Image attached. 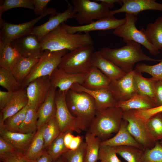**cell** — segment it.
Wrapping results in <instances>:
<instances>
[{"mask_svg":"<svg viewBox=\"0 0 162 162\" xmlns=\"http://www.w3.org/2000/svg\"><path fill=\"white\" fill-rule=\"evenodd\" d=\"M56 162H64L62 157H60Z\"/></svg>","mask_w":162,"mask_h":162,"instance_id":"9f6ffc18","label":"cell"},{"mask_svg":"<svg viewBox=\"0 0 162 162\" xmlns=\"http://www.w3.org/2000/svg\"><path fill=\"white\" fill-rule=\"evenodd\" d=\"M68 91L56 90L55 96L56 107V117L61 132H75L80 133L84 130L80 120L74 116L68 107L66 95Z\"/></svg>","mask_w":162,"mask_h":162,"instance_id":"8fae6325","label":"cell"},{"mask_svg":"<svg viewBox=\"0 0 162 162\" xmlns=\"http://www.w3.org/2000/svg\"><path fill=\"white\" fill-rule=\"evenodd\" d=\"M122 119L128 122L129 132L144 149L153 147L157 141L150 133L147 121L137 116L134 110L123 111Z\"/></svg>","mask_w":162,"mask_h":162,"instance_id":"30bf717a","label":"cell"},{"mask_svg":"<svg viewBox=\"0 0 162 162\" xmlns=\"http://www.w3.org/2000/svg\"><path fill=\"white\" fill-rule=\"evenodd\" d=\"M12 43L21 56L39 59L44 52L37 36L32 34L18 39Z\"/></svg>","mask_w":162,"mask_h":162,"instance_id":"d6986e66","label":"cell"},{"mask_svg":"<svg viewBox=\"0 0 162 162\" xmlns=\"http://www.w3.org/2000/svg\"><path fill=\"white\" fill-rule=\"evenodd\" d=\"M38 40L44 51L67 50L70 51L94 44L89 33H69L61 25Z\"/></svg>","mask_w":162,"mask_h":162,"instance_id":"7a4b0ae2","label":"cell"},{"mask_svg":"<svg viewBox=\"0 0 162 162\" xmlns=\"http://www.w3.org/2000/svg\"><path fill=\"white\" fill-rule=\"evenodd\" d=\"M125 43V45L119 48L104 47L98 51L104 57L127 73L132 70L135 64L140 62H160L161 60L146 55L143 53L141 45L138 43L131 40Z\"/></svg>","mask_w":162,"mask_h":162,"instance_id":"6da1fadb","label":"cell"},{"mask_svg":"<svg viewBox=\"0 0 162 162\" xmlns=\"http://www.w3.org/2000/svg\"><path fill=\"white\" fill-rule=\"evenodd\" d=\"M161 50L162 51V50Z\"/></svg>","mask_w":162,"mask_h":162,"instance_id":"91938a15","label":"cell"},{"mask_svg":"<svg viewBox=\"0 0 162 162\" xmlns=\"http://www.w3.org/2000/svg\"><path fill=\"white\" fill-rule=\"evenodd\" d=\"M35 162H52V158L46 150L43 154L37 159Z\"/></svg>","mask_w":162,"mask_h":162,"instance_id":"f5cc1de1","label":"cell"},{"mask_svg":"<svg viewBox=\"0 0 162 162\" xmlns=\"http://www.w3.org/2000/svg\"><path fill=\"white\" fill-rule=\"evenodd\" d=\"M70 89L85 92L90 95L95 101L97 110L116 106L117 103L108 88L91 90L76 83L73 84Z\"/></svg>","mask_w":162,"mask_h":162,"instance_id":"ac0fdd59","label":"cell"},{"mask_svg":"<svg viewBox=\"0 0 162 162\" xmlns=\"http://www.w3.org/2000/svg\"><path fill=\"white\" fill-rule=\"evenodd\" d=\"M22 8L33 10V0H5L0 5V19L2 13L10 9Z\"/></svg>","mask_w":162,"mask_h":162,"instance_id":"7bdbcfd3","label":"cell"},{"mask_svg":"<svg viewBox=\"0 0 162 162\" xmlns=\"http://www.w3.org/2000/svg\"><path fill=\"white\" fill-rule=\"evenodd\" d=\"M50 0H33L34 8L33 10L37 16L42 14L48 8L47 5Z\"/></svg>","mask_w":162,"mask_h":162,"instance_id":"7dc6e473","label":"cell"},{"mask_svg":"<svg viewBox=\"0 0 162 162\" xmlns=\"http://www.w3.org/2000/svg\"><path fill=\"white\" fill-rule=\"evenodd\" d=\"M134 69L141 73L144 72L150 74L154 80L162 81V59L158 64L153 65L144 63L137 64Z\"/></svg>","mask_w":162,"mask_h":162,"instance_id":"ab89813d","label":"cell"},{"mask_svg":"<svg viewBox=\"0 0 162 162\" xmlns=\"http://www.w3.org/2000/svg\"><path fill=\"white\" fill-rule=\"evenodd\" d=\"M148 42L156 49L162 50V16L158 18L154 22L147 25L144 30Z\"/></svg>","mask_w":162,"mask_h":162,"instance_id":"83f0119b","label":"cell"},{"mask_svg":"<svg viewBox=\"0 0 162 162\" xmlns=\"http://www.w3.org/2000/svg\"><path fill=\"white\" fill-rule=\"evenodd\" d=\"M154 100L157 107L162 106V81L155 80Z\"/></svg>","mask_w":162,"mask_h":162,"instance_id":"c3c4849f","label":"cell"},{"mask_svg":"<svg viewBox=\"0 0 162 162\" xmlns=\"http://www.w3.org/2000/svg\"><path fill=\"white\" fill-rule=\"evenodd\" d=\"M0 85L7 91L13 92L21 88L12 71L2 68H0Z\"/></svg>","mask_w":162,"mask_h":162,"instance_id":"8d00e7d4","label":"cell"},{"mask_svg":"<svg viewBox=\"0 0 162 162\" xmlns=\"http://www.w3.org/2000/svg\"><path fill=\"white\" fill-rule=\"evenodd\" d=\"M110 80L99 69L92 66L87 74L82 85L91 90L108 88Z\"/></svg>","mask_w":162,"mask_h":162,"instance_id":"484cf974","label":"cell"},{"mask_svg":"<svg viewBox=\"0 0 162 162\" xmlns=\"http://www.w3.org/2000/svg\"><path fill=\"white\" fill-rule=\"evenodd\" d=\"M160 142L162 144V139L160 140Z\"/></svg>","mask_w":162,"mask_h":162,"instance_id":"6f0895ef","label":"cell"},{"mask_svg":"<svg viewBox=\"0 0 162 162\" xmlns=\"http://www.w3.org/2000/svg\"><path fill=\"white\" fill-rule=\"evenodd\" d=\"M37 111L29 107L25 118L19 127L18 132L23 134L32 133L37 130Z\"/></svg>","mask_w":162,"mask_h":162,"instance_id":"d590c367","label":"cell"},{"mask_svg":"<svg viewBox=\"0 0 162 162\" xmlns=\"http://www.w3.org/2000/svg\"><path fill=\"white\" fill-rule=\"evenodd\" d=\"M161 113L162 114V112H161Z\"/></svg>","mask_w":162,"mask_h":162,"instance_id":"680465c9","label":"cell"},{"mask_svg":"<svg viewBox=\"0 0 162 162\" xmlns=\"http://www.w3.org/2000/svg\"><path fill=\"white\" fill-rule=\"evenodd\" d=\"M133 76L137 92L148 96L154 100V86L155 80L152 77L147 78L144 77L141 73L134 69Z\"/></svg>","mask_w":162,"mask_h":162,"instance_id":"4dcf8cb0","label":"cell"},{"mask_svg":"<svg viewBox=\"0 0 162 162\" xmlns=\"http://www.w3.org/2000/svg\"><path fill=\"white\" fill-rule=\"evenodd\" d=\"M66 2L67 8L64 11L51 15L46 22L34 27L32 34L36 36L39 39L68 20L74 18L76 12L74 7L68 1H66Z\"/></svg>","mask_w":162,"mask_h":162,"instance_id":"9a60e30c","label":"cell"},{"mask_svg":"<svg viewBox=\"0 0 162 162\" xmlns=\"http://www.w3.org/2000/svg\"><path fill=\"white\" fill-rule=\"evenodd\" d=\"M116 107L123 111L131 110H146L157 107L155 102L148 96L136 93L129 100L117 102Z\"/></svg>","mask_w":162,"mask_h":162,"instance_id":"d4e9b609","label":"cell"},{"mask_svg":"<svg viewBox=\"0 0 162 162\" xmlns=\"http://www.w3.org/2000/svg\"><path fill=\"white\" fill-rule=\"evenodd\" d=\"M68 51L67 50L57 51L44 50L38 61L23 82L21 87L26 88L31 82L38 78L50 76L54 70L58 68L62 57Z\"/></svg>","mask_w":162,"mask_h":162,"instance_id":"52a82bcc","label":"cell"},{"mask_svg":"<svg viewBox=\"0 0 162 162\" xmlns=\"http://www.w3.org/2000/svg\"><path fill=\"white\" fill-rule=\"evenodd\" d=\"M0 160L2 162H35L18 152L0 154Z\"/></svg>","mask_w":162,"mask_h":162,"instance_id":"f6af8a7d","label":"cell"},{"mask_svg":"<svg viewBox=\"0 0 162 162\" xmlns=\"http://www.w3.org/2000/svg\"><path fill=\"white\" fill-rule=\"evenodd\" d=\"M116 154L115 147L100 145L98 160L100 162H122Z\"/></svg>","mask_w":162,"mask_h":162,"instance_id":"ee69618b","label":"cell"},{"mask_svg":"<svg viewBox=\"0 0 162 162\" xmlns=\"http://www.w3.org/2000/svg\"><path fill=\"white\" fill-rule=\"evenodd\" d=\"M87 74H71L58 68L49 76L51 86L61 91H68L75 83L82 85Z\"/></svg>","mask_w":162,"mask_h":162,"instance_id":"e0dca14e","label":"cell"},{"mask_svg":"<svg viewBox=\"0 0 162 162\" xmlns=\"http://www.w3.org/2000/svg\"><path fill=\"white\" fill-rule=\"evenodd\" d=\"M134 69L120 79L110 81L109 89L117 101L127 100L137 93L133 80Z\"/></svg>","mask_w":162,"mask_h":162,"instance_id":"5bb4252c","label":"cell"},{"mask_svg":"<svg viewBox=\"0 0 162 162\" xmlns=\"http://www.w3.org/2000/svg\"><path fill=\"white\" fill-rule=\"evenodd\" d=\"M29 107L27 105L20 111L7 118L3 126L7 130L11 132H17L19 128L24 120L27 112Z\"/></svg>","mask_w":162,"mask_h":162,"instance_id":"74e56055","label":"cell"},{"mask_svg":"<svg viewBox=\"0 0 162 162\" xmlns=\"http://www.w3.org/2000/svg\"><path fill=\"white\" fill-rule=\"evenodd\" d=\"M92 66L99 69L110 81L118 80L127 73L110 61L106 59L98 51L93 54Z\"/></svg>","mask_w":162,"mask_h":162,"instance_id":"44dd1931","label":"cell"},{"mask_svg":"<svg viewBox=\"0 0 162 162\" xmlns=\"http://www.w3.org/2000/svg\"><path fill=\"white\" fill-rule=\"evenodd\" d=\"M93 45H87L70 51L62 57L58 68L71 74H87L92 67Z\"/></svg>","mask_w":162,"mask_h":162,"instance_id":"5b68a950","label":"cell"},{"mask_svg":"<svg viewBox=\"0 0 162 162\" xmlns=\"http://www.w3.org/2000/svg\"><path fill=\"white\" fill-rule=\"evenodd\" d=\"M14 92L0 91V110H2L12 99Z\"/></svg>","mask_w":162,"mask_h":162,"instance_id":"681fc988","label":"cell"},{"mask_svg":"<svg viewBox=\"0 0 162 162\" xmlns=\"http://www.w3.org/2000/svg\"><path fill=\"white\" fill-rule=\"evenodd\" d=\"M61 133L55 116L45 125L43 136L45 150Z\"/></svg>","mask_w":162,"mask_h":162,"instance_id":"836d02e7","label":"cell"},{"mask_svg":"<svg viewBox=\"0 0 162 162\" xmlns=\"http://www.w3.org/2000/svg\"><path fill=\"white\" fill-rule=\"evenodd\" d=\"M85 139L86 147L84 162H97L101 140L88 131Z\"/></svg>","mask_w":162,"mask_h":162,"instance_id":"1f68e13d","label":"cell"},{"mask_svg":"<svg viewBox=\"0 0 162 162\" xmlns=\"http://www.w3.org/2000/svg\"><path fill=\"white\" fill-rule=\"evenodd\" d=\"M117 154L127 162H141L144 149L130 146L115 147Z\"/></svg>","mask_w":162,"mask_h":162,"instance_id":"d6a6232c","label":"cell"},{"mask_svg":"<svg viewBox=\"0 0 162 162\" xmlns=\"http://www.w3.org/2000/svg\"><path fill=\"white\" fill-rule=\"evenodd\" d=\"M122 4L119 8L110 11L107 16H113L115 14L125 12L135 16L140 12L148 10L162 11V3L155 0H122Z\"/></svg>","mask_w":162,"mask_h":162,"instance_id":"2e32d148","label":"cell"},{"mask_svg":"<svg viewBox=\"0 0 162 162\" xmlns=\"http://www.w3.org/2000/svg\"><path fill=\"white\" fill-rule=\"evenodd\" d=\"M86 147V143L83 141L77 149H69L61 157L64 162H84Z\"/></svg>","mask_w":162,"mask_h":162,"instance_id":"b9f144b4","label":"cell"},{"mask_svg":"<svg viewBox=\"0 0 162 162\" xmlns=\"http://www.w3.org/2000/svg\"><path fill=\"white\" fill-rule=\"evenodd\" d=\"M125 17L118 19L113 16H106L83 25L70 26L63 23L61 26L69 33L75 34L83 32L89 33L92 31L115 29L126 21Z\"/></svg>","mask_w":162,"mask_h":162,"instance_id":"4fadbf2b","label":"cell"},{"mask_svg":"<svg viewBox=\"0 0 162 162\" xmlns=\"http://www.w3.org/2000/svg\"><path fill=\"white\" fill-rule=\"evenodd\" d=\"M57 13L54 8H48L41 15L29 21L20 24H12L0 19V41L5 44L12 43L22 37L31 34L34 25L46 16Z\"/></svg>","mask_w":162,"mask_h":162,"instance_id":"9c48e42d","label":"cell"},{"mask_svg":"<svg viewBox=\"0 0 162 162\" xmlns=\"http://www.w3.org/2000/svg\"><path fill=\"white\" fill-rule=\"evenodd\" d=\"M83 141L82 137L80 135L74 136L69 147V149L74 150L77 149Z\"/></svg>","mask_w":162,"mask_h":162,"instance_id":"816d5d0a","label":"cell"},{"mask_svg":"<svg viewBox=\"0 0 162 162\" xmlns=\"http://www.w3.org/2000/svg\"><path fill=\"white\" fill-rule=\"evenodd\" d=\"M123 112L122 109L116 106L97 110L88 131L101 140H105L118 131Z\"/></svg>","mask_w":162,"mask_h":162,"instance_id":"3957f363","label":"cell"},{"mask_svg":"<svg viewBox=\"0 0 162 162\" xmlns=\"http://www.w3.org/2000/svg\"><path fill=\"white\" fill-rule=\"evenodd\" d=\"M21 56L11 43L5 44L0 41V67L12 70Z\"/></svg>","mask_w":162,"mask_h":162,"instance_id":"4316f807","label":"cell"},{"mask_svg":"<svg viewBox=\"0 0 162 162\" xmlns=\"http://www.w3.org/2000/svg\"><path fill=\"white\" fill-rule=\"evenodd\" d=\"M141 162H162V144L157 141L152 148L144 149Z\"/></svg>","mask_w":162,"mask_h":162,"instance_id":"60d3db41","label":"cell"},{"mask_svg":"<svg viewBox=\"0 0 162 162\" xmlns=\"http://www.w3.org/2000/svg\"><path fill=\"white\" fill-rule=\"evenodd\" d=\"M68 131L61 132L51 143L46 150L51 157L52 162H56L68 150L64 142V137Z\"/></svg>","mask_w":162,"mask_h":162,"instance_id":"e575fe53","label":"cell"},{"mask_svg":"<svg viewBox=\"0 0 162 162\" xmlns=\"http://www.w3.org/2000/svg\"><path fill=\"white\" fill-rule=\"evenodd\" d=\"M45 125L37 130L27 151L24 154L29 160H36L46 151L44 149V142L43 136Z\"/></svg>","mask_w":162,"mask_h":162,"instance_id":"f546056e","label":"cell"},{"mask_svg":"<svg viewBox=\"0 0 162 162\" xmlns=\"http://www.w3.org/2000/svg\"><path fill=\"white\" fill-rule=\"evenodd\" d=\"M35 132L23 134L11 132L5 129L3 125H0V136L12 145L17 152L23 155L27 151Z\"/></svg>","mask_w":162,"mask_h":162,"instance_id":"ffe728a7","label":"cell"},{"mask_svg":"<svg viewBox=\"0 0 162 162\" xmlns=\"http://www.w3.org/2000/svg\"><path fill=\"white\" fill-rule=\"evenodd\" d=\"M94 0H73L72 5L76 12L74 18L81 25L89 24L95 20L107 16L110 9L114 5Z\"/></svg>","mask_w":162,"mask_h":162,"instance_id":"8992f818","label":"cell"},{"mask_svg":"<svg viewBox=\"0 0 162 162\" xmlns=\"http://www.w3.org/2000/svg\"><path fill=\"white\" fill-rule=\"evenodd\" d=\"M51 88L48 76L38 78L31 82L26 88L29 106L37 111L47 98Z\"/></svg>","mask_w":162,"mask_h":162,"instance_id":"7c38bea8","label":"cell"},{"mask_svg":"<svg viewBox=\"0 0 162 162\" xmlns=\"http://www.w3.org/2000/svg\"><path fill=\"white\" fill-rule=\"evenodd\" d=\"M128 122L122 119L120 128L116 134L110 138L102 141L100 145L114 147L130 146L144 149L129 132L128 128Z\"/></svg>","mask_w":162,"mask_h":162,"instance_id":"603a6c76","label":"cell"},{"mask_svg":"<svg viewBox=\"0 0 162 162\" xmlns=\"http://www.w3.org/2000/svg\"><path fill=\"white\" fill-rule=\"evenodd\" d=\"M66 101L70 112L80 120L84 130H88L97 111L94 99L86 92L70 89Z\"/></svg>","mask_w":162,"mask_h":162,"instance_id":"277c9868","label":"cell"},{"mask_svg":"<svg viewBox=\"0 0 162 162\" xmlns=\"http://www.w3.org/2000/svg\"><path fill=\"white\" fill-rule=\"evenodd\" d=\"M56 90L57 88L52 87L47 98L37 111L38 129L44 126L56 115L55 96Z\"/></svg>","mask_w":162,"mask_h":162,"instance_id":"cb8c5ba5","label":"cell"},{"mask_svg":"<svg viewBox=\"0 0 162 162\" xmlns=\"http://www.w3.org/2000/svg\"><path fill=\"white\" fill-rule=\"evenodd\" d=\"M136 114L142 119L147 120L152 116L162 112V106L146 110H135Z\"/></svg>","mask_w":162,"mask_h":162,"instance_id":"bcb514c9","label":"cell"},{"mask_svg":"<svg viewBox=\"0 0 162 162\" xmlns=\"http://www.w3.org/2000/svg\"><path fill=\"white\" fill-rule=\"evenodd\" d=\"M28 98L26 88L21 87L14 93L9 103L0 113V125L3 124L8 118L16 114L28 105Z\"/></svg>","mask_w":162,"mask_h":162,"instance_id":"7402d4cb","label":"cell"},{"mask_svg":"<svg viewBox=\"0 0 162 162\" xmlns=\"http://www.w3.org/2000/svg\"><path fill=\"white\" fill-rule=\"evenodd\" d=\"M39 58L21 56L12 70L19 83L21 85Z\"/></svg>","mask_w":162,"mask_h":162,"instance_id":"f1b7e54d","label":"cell"},{"mask_svg":"<svg viewBox=\"0 0 162 162\" xmlns=\"http://www.w3.org/2000/svg\"><path fill=\"white\" fill-rule=\"evenodd\" d=\"M17 152L10 144L0 136V154Z\"/></svg>","mask_w":162,"mask_h":162,"instance_id":"f907efd6","label":"cell"},{"mask_svg":"<svg viewBox=\"0 0 162 162\" xmlns=\"http://www.w3.org/2000/svg\"><path fill=\"white\" fill-rule=\"evenodd\" d=\"M72 132L68 131L65 134L64 137V142L66 147L69 149V147L71 141L74 136Z\"/></svg>","mask_w":162,"mask_h":162,"instance_id":"db71d44e","label":"cell"},{"mask_svg":"<svg viewBox=\"0 0 162 162\" xmlns=\"http://www.w3.org/2000/svg\"><path fill=\"white\" fill-rule=\"evenodd\" d=\"M148 129L157 141L162 139V114L161 113L154 115L146 121Z\"/></svg>","mask_w":162,"mask_h":162,"instance_id":"f35d334b","label":"cell"},{"mask_svg":"<svg viewBox=\"0 0 162 162\" xmlns=\"http://www.w3.org/2000/svg\"><path fill=\"white\" fill-rule=\"evenodd\" d=\"M125 22L114 29L113 34L122 38L125 43L129 40L134 41L143 46L152 55L156 56L159 54L160 50L148 41L144 33V29L142 28L139 30L136 27L135 23L138 20L137 17L133 14L125 13Z\"/></svg>","mask_w":162,"mask_h":162,"instance_id":"ba28073f","label":"cell"},{"mask_svg":"<svg viewBox=\"0 0 162 162\" xmlns=\"http://www.w3.org/2000/svg\"><path fill=\"white\" fill-rule=\"evenodd\" d=\"M94 1L96 2L100 1V2H104L113 5H114V4L116 3H118L121 6L122 4V0H97Z\"/></svg>","mask_w":162,"mask_h":162,"instance_id":"11a10c76","label":"cell"}]
</instances>
